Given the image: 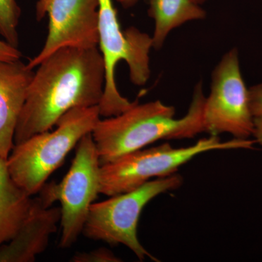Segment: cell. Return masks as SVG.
Returning <instances> with one entry per match:
<instances>
[{
    "mask_svg": "<svg viewBox=\"0 0 262 262\" xmlns=\"http://www.w3.org/2000/svg\"><path fill=\"white\" fill-rule=\"evenodd\" d=\"M34 72L20 60L0 61V158L8 160Z\"/></svg>",
    "mask_w": 262,
    "mask_h": 262,
    "instance_id": "cell-10",
    "label": "cell"
},
{
    "mask_svg": "<svg viewBox=\"0 0 262 262\" xmlns=\"http://www.w3.org/2000/svg\"><path fill=\"white\" fill-rule=\"evenodd\" d=\"M98 106L75 108L66 113L56 129L15 144L7 160L10 177L29 195L39 193L66 157L101 120Z\"/></svg>",
    "mask_w": 262,
    "mask_h": 262,
    "instance_id": "cell-3",
    "label": "cell"
},
{
    "mask_svg": "<svg viewBox=\"0 0 262 262\" xmlns=\"http://www.w3.org/2000/svg\"><path fill=\"white\" fill-rule=\"evenodd\" d=\"M110 250L99 248L90 252L76 253L71 261L73 262H118L121 261Z\"/></svg>",
    "mask_w": 262,
    "mask_h": 262,
    "instance_id": "cell-15",
    "label": "cell"
},
{
    "mask_svg": "<svg viewBox=\"0 0 262 262\" xmlns=\"http://www.w3.org/2000/svg\"><path fill=\"white\" fill-rule=\"evenodd\" d=\"M34 198L10 177L7 160L0 158V248L18 234L32 209Z\"/></svg>",
    "mask_w": 262,
    "mask_h": 262,
    "instance_id": "cell-12",
    "label": "cell"
},
{
    "mask_svg": "<svg viewBox=\"0 0 262 262\" xmlns=\"http://www.w3.org/2000/svg\"><path fill=\"white\" fill-rule=\"evenodd\" d=\"M253 136L256 143L262 148V116L255 117Z\"/></svg>",
    "mask_w": 262,
    "mask_h": 262,
    "instance_id": "cell-18",
    "label": "cell"
},
{
    "mask_svg": "<svg viewBox=\"0 0 262 262\" xmlns=\"http://www.w3.org/2000/svg\"><path fill=\"white\" fill-rule=\"evenodd\" d=\"M98 2V48L106 67V82L98 108L101 117H110L124 113L137 101L131 102L119 92L115 80L117 63L126 62L132 83L144 85L151 75L149 52L153 48L152 39L136 27L122 31L113 0Z\"/></svg>",
    "mask_w": 262,
    "mask_h": 262,
    "instance_id": "cell-5",
    "label": "cell"
},
{
    "mask_svg": "<svg viewBox=\"0 0 262 262\" xmlns=\"http://www.w3.org/2000/svg\"><path fill=\"white\" fill-rule=\"evenodd\" d=\"M249 98L253 117L262 116V82L249 89Z\"/></svg>",
    "mask_w": 262,
    "mask_h": 262,
    "instance_id": "cell-16",
    "label": "cell"
},
{
    "mask_svg": "<svg viewBox=\"0 0 262 262\" xmlns=\"http://www.w3.org/2000/svg\"><path fill=\"white\" fill-rule=\"evenodd\" d=\"M205 96L201 82L196 84L189 110L176 117V108L159 100L134 106L116 116L100 120L92 131L100 163H110L160 140L192 139L205 132Z\"/></svg>",
    "mask_w": 262,
    "mask_h": 262,
    "instance_id": "cell-2",
    "label": "cell"
},
{
    "mask_svg": "<svg viewBox=\"0 0 262 262\" xmlns=\"http://www.w3.org/2000/svg\"><path fill=\"white\" fill-rule=\"evenodd\" d=\"M148 14L155 21L151 39L155 50L163 47L173 29L206 17V10L193 0H149Z\"/></svg>",
    "mask_w": 262,
    "mask_h": 262,
    "instance_id": "cell-13",
    "label": "cell"
},
{
    "mask_svg": "<svg viewBox=\"0 0 262 262\" xmlns=\"http://www.w3.org/2000/svg\"><path fill=\"white\" fill-rule=\"evenodd\" d=\"M100 163L91 133L77 145L75 157L61 182L44 184L38 196L46 207L61 203V235L59 246L71 247L82 233L91 205L100 193Z\"/></svg>",
    "mask_w": 262,
    "mask_h": 262,
    "instance_id": "cell-7",
    "label": "cell"
},
{
    "mask_svg": "<svg viewBox=\"0 0 262 262\" xmlns=\"http://www.w3.org/2000/svg\"><path fill=\"white\" fill-rule=\"evenodd\" d=\"M116 1L124 8H128L136 5L139 0H116Z\"/></svg>",
    "mask_w": 262,
    "mask_h": 262,
    "instance_id": "cell-19",
    "label": "cell"
},
{
    "mask_svg": "<svg viewBox=\"0 0 262 262\" xmlns=\"http://www.w3.org/2000/svg\"><path fill=\"white\" fill-rule=\"evenodd\" d=\"M254 118L250 105L249 89L245 83L238 51L227 52L212 73L211 92L203 106L205 132L210 135L229 134L234 139L253 136Z\"/></svg>",
    "mask_w": 262,
    "mask_h": 262,
    "instance_id": "cell-8",
    "label": "cell"
},
{
    "mask_svg": "<svg viewBox=\"0 0 262 262\" xmlns=\"http://www.w3.org/2000/svg\"><path fill=\"white\" fill-rule=\"evenodd\" d=\"M255 144L254 139L222 141L219 136L211 135L187 147L175 148L166 143L132 151L101 165L100 193L111 196L130 192L151 179L175 173L181 166L202 153L213 150L251 149Z\"/></svg>",
    "mask_w": 262,
    "mask_h": 262,
    "instance_id": "cell-4",
    "label": "cell"
},
{
    "mask_svg": "<svg viewBox=\"0 0 262 262\" xmlns=\"http://www.w3.org/2000/svg\"><path fill=\"white\" fill-rule=\"evenodd\" d=\"M21 52L6 41L0 39V61H13L20 60Z\"/></svg>",
    "mask_w": 262,
    "mask_h": 262,
    "instance_id": "cell-17",
    "label": "cell"
},
{
    "mask_svg": "<svg viewBox=\"0 0 262 262\" xmlns=\"http://www.w3.org/2000/svg\"><path fill=\"white\" fill-rule=\"evenodd\" d=\"M98 0H38L36 16L49 18L48 33L40 52L27 66L34 70L63 48L89 49L99 45Z\"/></svg>",
    "mask_w": 262,
    "mask_h": 262,
    "instance_id": "cell-9",
    "label": "cell"
},
{
    "mask_svg": "<svg viewBox=\"0 0 262 262\" xmlns=\"http://www.w3.org/2000/svg\"><path fill=\"white\" fill-rule=\"evenodd\" d=\"M106 82L99 48H63L39 63L15 129V144L48 131L75 108L98 106Z\"/></svg>",
    "mask_w": 262,
    "mask_h": 262,
    "instance_id": "cell-1",
    "label": "cell"
},
{
    "mask_svg": "<svg viewBox=\"0 0 262 262\" xmlns=\"http://www.w3.org/2000/svg\"><path fill=\"white\" fill-rule=\"evenodd\" d=\"M21 10L16 0H0V36L18 48V27Z\"/></svg>",
    "mask_w": 262,
    "mask_h": 262,
    "instance_id": "cell-14",
    "label": "cell"
},
{
    "mask_svg": "<svg viewBox=\"0 0 262 262\" xmlns=\"http://www.w3.org/2000/svg\"><path fill=\"white\" fill-rule=\"evenodd\" d=\"M183 184L179 174L160 177L130 192L94 203L90 208L82 234L88 238L110 245L126 246L141 261L146 257L158 261L138 238L137 227L141 212L151 200L162 193L178 189Z\"/></svg>",
    "mask_w": 262,
    "mask_h": 262,
    "instance_id": "cell-6",
    "label": "cell"
},
{
    "mask_svg": "<svg viewBox=\"0 0 262 262\" xmlns=\"http://www.w3.org/2000/svg\"><path fill=\"white\" fill-rule=\"evenodd\" d=\"M193 1L196 3V4L201 5L202 3H205V2L207 1V0H193Z\"/></svg>",
    "mask_w": 262,
    "mask_h": 262,
    "instance_id": "cell-20",
    "label": "cell"
},
{
    "mask_svg": "<svg viewBox=\"0 0 262 262\" xmlns=\"http://www.w3.org/2000/svg\"><path fill=\"white\" fill-rule=\"evenodd\" d=\"M61 209L46 207L34 198L32 209L18 234L0 248V262H32L46 251L61 221Z\"/></svg>",
    "mask_w": 262,
    "mask_h": 262,
    "instance_id": "cell-11",
    "label": "cell"
}]
</instances>
